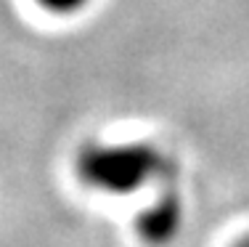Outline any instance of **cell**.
Segmentation results:
<instances>
[{
    "label": "cell",
    "mask_w": 249,
    "mask_h": 247,
    "mask_svg": "<svg viewBox=\"0 0 249 247\" xmlns=\"http://www.w3.org/2000/svg\"><path fill=\"white\" fill-rule=\"evenodd\" d=\"M239 247H249V239H244V242H241Z\"/></svg>",
    "instance_id": "obj_4"
},
{
    "label": "cell",
    "mask_w": 249,
    "mask_h": 247,
    "mask_svg": "<svg viewBox=\"0 0 249 247\" xmlns=\"http://www.w3.org/2000/svg\"><path fill=\"white\" fill-rule=\"evenodd\" d=\"M183 223V205L178 199V194L164 191L157 199V205L149 208L146 213L138 215L135 228H138V237L151 247H162L170 245L175 239V234L180 231Z\"/></svg>",
    "instance_id": "obj_2"
},
{
    "label": "cell",
    "mask_w": 249,
    "mask_h": 247,
    "mask_svg": "<svg viewBox=\"0 0 249 247\" xmlns=\"http://www.w3.org/2000/svg\"><path fill=\"white\" fill-rule=\"evenodd\" d=\"M40 5H43L45 11H51V14H77V11H82L90 0H37Z\"/></svg>",
    "instance_id": "obj_3"
},
{
    "label": "cell",
    "mask_w": 249,
    "mask_h": 247,
    "mask_svg": "<svg viewBox=\"0 0 249 247\" xmlns=\"http://www.w3.org/2000/svg\"><path fill=\"white\" fill-rule=\"evenodd\" d=\"M167 173L170 160L149 144L88 146L77 157L80 181L106 194H130Z\"/></svg>",
    "instance_id": "obj_1"
}]
</instances>
